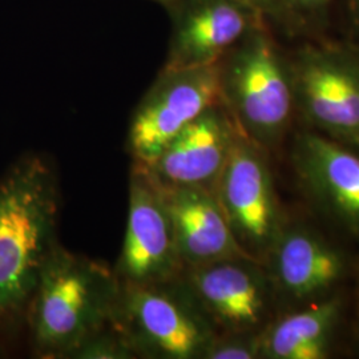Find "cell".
Listing matches in <instances>:
<instances>
[{
	"label": "cell",
	"mask_w": 359,
	"mask_h": 359,
	"mask_svg": "<svg viewBox=\"0 0 359 359\" xmlns=\"http://www.w3.org/2000/svg\"><path fill=\"white\" fill-rule=\"evenodd\" d=\"M60 188L48 157L25 154L0 177V330L26 323L40 274L59 246Z\"/></svg>",
	"instance_id": "6da1fadb"
},
{
	"label": "cell",
	"mask_w": 359,
	"mask_h": 359,
	"mask_svg": "<svg viewBox=\"0 0 359 359\" xmlns=\"http://www.w3.org/2000/svg\"><path fill=\"white\" fill-rule=\"evenodd\" d=\"M118 290L114 269L59 244L27 309L34 355L68 359L83 341L112 322Z\"/></svg>",
	"instance_id": "7a4b0ae2"
},
{
	"label": "cell",
	"mask_w": 359,
	"mask_h": 359,
	"mask_svg": "<svg viewBox=\"0 0 359 359\" xmlns=\"http://www.w3.org/2000/svg\"><path fill=\"white\" fill-rule=\"evenodd\" d=\"M216 65L221 103L237 128L266 154L278 149L295 121L286 44L258 25Z\"/></svg>",
	"instance_id": "3957f363"
},
{
	"label": "cell",
	"mask_w": 359,
	"mask_h": 359,
	"mask_svg": "<svg viewBox=\"0 0 359 359\" xmlns=\"http://www.w3.org/2000/svg\"><path fill=\"white\" fill-rule=\"evenodd\" d=\"M286 44L295 120L359 149V51L337 36Z\"/></svg>",
	"instance_id": "277c9868"
},
{
	"label": "cell",
	"mask_w": 359,
	"mask_h": 359,
	"mask_svg": "<svg viewBox=\"0 0 359 359\" xmlns=\"http://www.w3.org/2000/svg\"><path fill=\"white\" fill-rule=\"evenodd\" d=\"M112 323L136 358L205 359L217 330L179 278L120 283Z\"/></svg>",
	"instance_id": "5b68a950"
},
{
	"label": "cell",
	"mask_w": 359,
	"mask_h": 359,
	"mask_svg": "<svg viewBox=\"0 0 359 359\" xmlns=\"http://www.w3.org/2000/svg\"><path fill=\"white\" fill-rule=\"evenodd\" d=\"M218 103L217 65L163 67L130 118L126 149L132 163L149 165L182 129Z\"/></svg>",
	"instance_id": "8992f818"
},
{
	"label": "cell",
	"mask_w": 359,
	"mask_h": 359,
	"mask_svg": "<svg viewBox=\"0 0 359 359\" xmlns=\"http://www.w3.org/2000/svg\"><path fill=\"white\" fill-rule=\"evenodd\" d=\"M215 194L237 244L262 262L286 221L266 152L243 133L231 148Z\"/></svg>",
	"instance_id": "52a82bcc"
},
{
	"label": "cell",
	"mask_w": 359,
	"mask_h": 359,
	"mask_svg": "<svg viewBox=\"0 0 359 359\" xmlns=\"http://www.w3.org/2000/svg\"><path fill=\"white\" fill-rule=\"evenodd\" d=\"M180 280L217 333H258L276 306L268 273L255 258L237 257L184 269Z\"/></svg>",
	"instance_id": "ba28073f"
},
{
	"label": "cell",
	"mask_w": 359,
	"mask_h": 359,
	"mask_svg": "<svg viewBox=\"0 0 359 359\" xmlns=\"http://www.w3.org/2000/svg\"><path fill=\"white\" fill-rule=\"evenodd\" d=\"M184 270L172 219L161 192L144 168L132 164L128 217L121 253L114 268L118 283H168Z\"/></svg>",
	"instance_id": "9c48e42d"
},
{
	"label": "cell",
	"mask_w": 359,
	"mask_h": 359,
	"mask_svg": "<svg viewBox=\"0 0 359 359\" xmlns=\"http://www.w3.org/2000/svg\"><path fill=\"white\" fill-rule=\"evenodd\" d=\"M262 264L276 305L302 308L334 294L346 261L321 234L302 224H283Z\"/></svg>",
	"instance_id": "30bf717a"
},
{
	"label": "cell",
	"mask_w": 359,
	"mask_h": 359,
	"mask_svg": "<svg viewBox=\"0 0 359 359\" xmlns=\"http://www.w3.org/2000/svg\"><path fill=\"white\" fill-rule=\"evenodd\" d=\"M292 165L313 205L359 238V149L301 128L293 136Z\"/></svg>",
	"instance_id": "8fae6325"
},
{
	"label": "cell",
	"mask_w": 359,
	"mask_h": 359,
	"mask_svg": "<svg viewBox=\"0 0 359 359\" xmlns=\"http://www.w3.org/2000/svg\"><path fill=\"white\" fill-rule=\"evenodd\" d=\"M240 133L226 108L215 104L182 129L149 165L140 167L161 187L215 192Z\"/></svg>",
	"instance_id": "7c38bea8"
},
{
	"label": "cell",
	"mask_w": 359,
	"mask_h": 359,
	"mask_svg": "<svg viewBox=\"0 0 359 359\" xmlns=\"http://www.w3.org/2000/svg\"><path fill=\"white\" fill-rule=\"evenodd\" d=\"M172 22L168 68L216 65L258 25H264L238 0H176L168 10Z\"/></svg>",
	"instance_id": "4fadbf2b"
},
{
	"label": "cell",
	"mask_w": 359,
	"mask_h": 359,
	"mask_svg": "<svg viewBox=\"0 0 359 359\" xmlns=\"http://www.w3.org/2000/svg\"><path fill=\"white\" fill-rule=\"evenodd\" d=\"M184 269L246 255L237 244L215 192L189 187H161Z\"/></svg>",
	"instance_id": "5bb4252c"
},
{
	"label": "cell",
	"mask_w": 359,
	"mask_h": 359,
	"mask_svg": "<svg viewBox=\"0 0 359 359\" xmlns=\"http://www.w3.org/2000/svg\"><path fill=\"white\" fill-rule=\"evenodd\" d=\"M341 298L321 301L269 321L258 333L259 357L268 359H323L329 357L330 338L341 314Z\"/></svg>",
	"instance_id": "9a60e30c"
},
{
	"label": "cell",
	"mask_w": 359,
	"mask_h": 359,
	"mask_svg": "<svg viewBox=\"0 0 359 359\" xmlns=\"http://www.w3.org/2000/svg\"><path fill=\"white\" fill-rule=\"evenodd\" d=\"M273 31L283 43L310 38L306 27L295 13L289 0H238Z\"/></svg>",
	"instance_id": "2e32d148"
},
{
	"label": "cell",
	"mask_w": 359,
	"mask_h": 359,
	"mask_svg": "<svg viewBox=\"0 0 359 359\" xmlns=\"http://www.w3.org/2000/svg\"><path fill=\"white\" fill-rule=\"evenodd\" d=\"M68 359H136V354L111 322L83 341Z\"/></svg>",
	"instance_id": "e0dca14e"
},
{
	"label": "cell",
	"mask_w": 359,
	"mask_h": 359,
	"mask_svg": "<svg viewBox=\"0 0 359 359\" xmlns=\"http://www.w3.org/2000/svg\"><path fill=\"white\" fill-rule=\"evenodd\" d=\"M306 27L310 38L334 36V15L338 0H289Z\"/></svg>",
	"instance_id": "ac0fdd59"
},
{
	"label": "cell",
	"mask_w": 359,
	"mask_h": 359,
	"mask_svg": "<svg viewBox=\"0 0 359 359\" xmlns=\"http://www.w3.org/2000/svg\"><path fill=\"white\" fill-rule=\"evenodd\" d=\"M258 333H218L205 359L261 358Z\"/></svg>",
	"instance_id": "d6986e66"
},
{
	"label": "cell",
	"mask_w": 359,
	"mask_h": 359,
	"mask_svg": "<svg viewBox=\"0 0 359 359\" xmlns=\"http://www.w3.org/2000/svg\"><path fill=\"white\" fill-rule=\"evenodd\" d=\"M333 34L359 51V0H338Z\"/></svg>",
	"instance_id": "ffe728a7"
},
{
	"label": "cell",
	"mask_w": 359,
	"mask_h": 359,
	"mask_svg": "<svg viewBox=\"0 0 359 359\" xmlns=\"http://www.w3.org/2000/svg\"><path fill=\"white\" fill-rule=\"evenodd\" d=\"M151 1H154V3H157V4H160L163 8H165L168 10L176 0H151Z\"/></svg>",
	"instance_id": "44dd1931"
},
{
	"label": "cell",
	"mask_w": 359,
	"mask_h": 359,
	"mask_svg": "<svg viewBox=\"0 0 359 359\" xmlns=\"http://www.w3.org/2000/svg\"><path fill=\"white\" fill-rule=\"evenodd\" d=\"M358 318H359V295H358Z\"/></svg>",
	"instance_id": "7402d4cb"
}]
</instances>
